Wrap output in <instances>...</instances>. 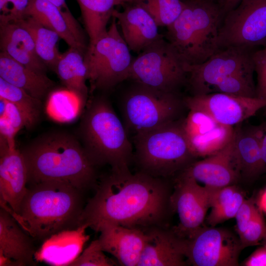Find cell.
Returning a JSON list of instances; mask_svg holds the SVG:
<instances>
[{"label": "cell", "instance_id": "obj_1", "mask_svg": "<svg viewBox=\"0 0 266 266\" xmlns=\"http://www.w3.org/2000/svg\"><path fill=\"white\" fill-rule=\"evenodd\" d=\"M170 195L162 178L141 171L111 169L84 206L80 226L87 225L97 232L105 224L143 230L161 227L170 208Z\"/></svg>", "mask_w": 266, "mask_h": 266}, {"label": "cell", "instance_id": "obj_2", "mask_svg": "<svg viewBox=\"0 0 266 266\" xmlns=\"http://www.w3.org/2000/svg\"><path fill=\"white\" fill-rule=\"evenodd\" d=\"M20 151L27 168L28 183L31 185L55 181L83 191L96 182V166L79 139L66 132L44 133Z\"/></svg>", "mask_w": 266, "mask_h": 266}, {"label": "cell", "instance_id": "obj_3", "mask_svg": "<svg viewBox=\"0 0 266 266\" xmlns=\"http://www.w3.org/2000/svg\"><path fill=\"white\" fill-rule=\"evenodd\" d=\"M31 185L19 212L11 215L31 237L44 241L59 232L80 226L84 207L82 191L55 181Z\"/></svg>", "mask_w": 266, "mask_h": 266}, {"label": "cell", "instance_id": "obj_4", "mask_svg": "<svg viewBox=\"0 0 266 266\" xmlns=\"http://www.w3.org/2000/svg\"><path fill=\"white\" fill-rule=\"evenodd\" d=\"M77 133L96 166L108 165L113 170L129 169L132 144L124 123L106 98L96 97L87 103Z\"/></svg>", "mask_w": 266, "mask_h": 266}, {"label": "cell", "instance_id": "obj_5", "mask_svg": "<svg viewBox=\"0 0 266 266\" xmlns=\"http://www.w3.org/2000/svg\"><path fill=\"white\" fill-rule=\"evenodd\" d=\"M184 2L181 13L167 27V41L185 63L200 64L219 51L217 38L225 14L215 0Z\"/></svg>", "mask_w": 266, "mask_h": 266}, {"label": "cell", "instance_id": "obj_6", "mask_svg": "<svg viewBox=\"0 0 266 266\" xmlns=\"http://www.w3.org/2000/svg\"><path fill=\"white\" fill-rule=\"evenodd\" d=\"M135 157L141 171L165 178L186 168L195 157L182 125L175 120L134 135Z\"/></svg>", "mask_w": 266, "mask_h": 266}, {"label": "cell", "instance_id": "obj_7", "mask_svg": "<svg viewBox=\"0 0 266 266\" xmlns=\"http://www.w3.org/2000/svg\"><path fill=\"white\" fill-rule=\"evenodd\" d=\"M133 60L112 17L108 29L90 43L84 54L91 90H110L129 79Z\"/></svg>", "mask_w": 266, "mask_h": 266}, {"label": "cell", "instance_id": "obj_8", "mask_svg": "<svg viewBox=\"0 0 266 266\" xmlns=\"http://www.w3.org/2000/svg\"><path fill=\"white\" fill-rule=\"evenodd\" d=\"M182 105L177 93L156 90L140 84L130 89L123 99L124 124L134 135L177 120Z\"/></svg>", "mask_w": 266, "mask_h": 266}, {"label": "cell", "instance_id": "obj_9", "mask_svg": "<svg viewBox=\"0 0 266 266\" xmlns=\"http://www.w3.org/2000/svg\"><path fill=\"white\" fill-rule=\"evenodd\" d=\"M185 64L162 37L133 59L129 79L156 90L177 93L187 80Z\"/></svg>", "mask_w": 266, "mask_h": 266}, {"label": "cell", "instance_id": "obj_10", "mask_svg": "<svg viewBox=\"0 0 266 266\" xmlns=\"http://www.w3.org/2000/svg\"><path fill=\"white\" fill-rule=\"evenodd\" d=\"M266 43V0H241L226 13L217 38L219 50L230 47L253 48Z\"/></svg>", "mask_w": 266, "mask_h": 266}, {"label": "cell", "instance_id": "obj_11", "mask_svg": "<svg viewBox=\"0 0 266 266\" xmlns=\"http://www.w3.org/2000/svg\"><path fill=\"white\" fill-rule=\"evenodd\" d=\"M185 256L195 266H237L243 249L239 236L215 227L200 228L185 238Z\"/></svg>", "mask_w": 266, "mask_h": 266}, {"label": "cell", "instance_id": "obj_12", "mask_svg": "<svg viewBox=\"0 0 266 266\" xmlns=\"http://www.w3.org/2000/svg\"><path fill=\"white\" fill-rule=\"evenodd\" d=\"M252 48L230 47L219 50L207 60L196 65L185 64L192 95L209 94L217 83L232 74L254 69Z\"/></svg>", "mask_w": 266, "mask_h": 266}, {"label": "cell", "instance_id": "obj_13", "mask_svg": "<svg viewBox=\"0 0 266 266\" xmlns=\"http://www.w3.org/2000/svg\"><path fill=\"white\" fill-rule=\"evenodd\" d=\"M214 189L200 186L192 177L179 175L169 198L170 209L179 217L178 225L173 230L177 235L190 238L202 227Z\"/></svg>", "mask_w": 266, "mask_h": 266}, {"label": "cell", "instance_id": "obj_14", "mask_svg": "<svg viewBox=\"0 0 266 266\" xmlns=\"http://www.w3.org/2000/svg\"><path fill=\"white\" fill-rule=\"evenodd\" d=\"M189 109L204 112L223 125L233 127L266 109V101L222 93L192 95L183 99Z\"/></svg>", "mask_w": 266, "mask_h": 266}, {"label": "cell", "instance_id": "obj_15", "mask_svg": "<svg viewBox=\"0 0 266 266\" xmlns=\"http://www.w3.org/2000/svg\"><path fill=\"white\" fill-rule=\"evenodd\" d=\"M182 124L195 157H206L217 153L230 142L233 136V127L221 124L207 114L197 110H190Z\"/></svg>", "mask_w": 266, "mask_h": 266}, {"label": "cell", "instance_id": "obj_16", "mask_svg": "<svg viewBox=\"0 0 266 266\" xmlns=\"http://www.w3.org/2000/svg\"><path fill=\"white\" fill-rule=\"evenodd\" d=\"M181 174L211 188L234 185L241 176L234 154L233 137L217 153L192 163Z\"/></svg>", "mask_w": 266, "mask_h": 266}, {"label": "cell", "instance_id": "obj_17", "mask_svg": "<svg viewBox=\"0 0 266 266\" xmlns=\"http://www.w3.org/2000/svg\"><path fill=\"white\" fill-rule=\"evenodd\" d=\"M98 232L100 233L98 240L104 252L112 255L122 266H137L148 237L146 231L105 224Z\"/></svg>", "mask_w": 266, "mask_h": 266}, {"label": "cell", "instance_id": "obj_18", "mask_svg": "<svg viewBox=\"0 0 266 266\" xmlns=\"http://www.w3.org/2000/svg\"><path fill=\"white\" fill-rule=\"evenodd\" d=\"M28 171L20 150L0 152V204L11 214L19 212L27 193Z\"/></svg>", "mask_w": 266, "mask_h": 266}, {"label": "cell", "instance_id": "obj_19", "mask_svg": "<svg viewBox=\"0 0 266 266\" xmlns=\"http://www.w3.org/2000/svg\"><path fill=\"white\" fill-rule=\"evenodd\" d=\"M25 16L56 32L69 47L85 53L88 46L84 33L71 13L61 11L46 0H30Z\"/></svg>", "mask_w": 266, "mask_h": 266}, {"label": "cell", "instance_id": "obj_20", "mask_svg": "<svg viewBox=\"0 0 266 266\" xmlns=\"http://www.w3.org/2000/svg\"><path fill=\"white\" fill-rule=\"evenodd\" d=\"M146 231L148 237L137 266H185L188 264L184 238L161 227Z\"/></svg>", "mask_w": 266, "mask_h": 266}, {"label": "cell", "instance_id": "obj_21", "mask_svg": "<svg viewBox=\"0 0 266 266\" xmlns=\"http://www.w3.org/2000/svg\"><path fill=\"white\" fill-rule=\"evenodd\" d=\"M30 235L5 209H0V266L34 264L36 251Z\"/></svg>", "mask_w": 266, "mask_h": 266}, {"label": "cell", "instance_id": "obj_22", "mask_svg": "<svg viewBox=\"0 0 266 266\" xmlns=\"http://www.w3.org/2000/svg\"><path fill=\"white\" fill-rule=\"evenodd\" d=\"M133 3L122 11L114 9L112 17L120 26L122 35L130 50L139 54L163 36L149 13L139 4Z\"/></svg>", "mask_w": 266, "mask_h": 266}, {"label": "cell", "instance_id": "obj_23", "mask_svg": "<svg viewBox=\"0 0 266 266\" xmlns=\"http://www.w3.org/2000/svg\"><path fill=\"white\" fill-rule=\"evenodd\" d=\"M88 228L87 225H81L51 235L36 251L35 260L51 266H69L80 255L89 239L86 233Z\"/></svg>", "mask_w": 266, "mask_h": 266}, {"label": "cell", "instance_id": "obj_24", "mask_svg": "<svg viewBox=\"0 0 266 266\" xmlns=\"http://www.w3.org/2000/svg\"><path fill=\"white\" fill-rule=\"evenodd\" d=\"M1 52L25 66L46 74L47 66L38 56L33 40L18 21L0 23Z\"/></svg>", "mask_w": 266, "mask_h": 266}, {"label": "cell", "instance_id": "obj_25", "mask_svg": "<svg viewBox=\"0 0 266 266\" xmlns=\"http://www.w3.org/2000/svg\"><path fill=\"white\" fill-rule=\"evenodd\" d=\"M264 134L263 123L257 126L234 128V154L241 176L254 179L261 173V144Z\"/></svg>", "mask_w": 266, "mask_h": 266}, {"label": "cell", "instance_id": "obj_26", "mask_svg": "<svg viewBox=\"0 0 266 266\" xmlns=\"http://www.w3.org/2000/svg\"><path fill=\"white\" fill-rule=\"evenodd\" d=\"M0 77L41 100L54 85V81L46 74L25 66L2 52L0 54Z\"/></svg>", "mask_w": 266, "mask_h": 266}, {"label": "cell", "instance_id": "obj_27", "mask_svg": "<svg viewBox=\"0 0 266 266\" xmlns=\"http://www.w3.org/2000/svg\"><path fill=\"white\" fill-rule=\"evenodd\" d=\"M54 69L66 88L77 96L84 107L87 103L88 89L86 83L87 68L83 53L69 47L62 54Z\"/></svg>", "mask_w": 266, "mask_h": 266}, {"label": "cell", "instance_id": "obj_28", "mask_svg": "<svg viewBox=\"0 0 266 266\" xmlns=\"http://www.w3.org/2000/svg\"><path fill=\"white\" fill-rule=\"evenodd\" d=\"M90 43L95 41L107 31L114 7L121 0H77Z\"/></svg>", "mask_w": 266, "mask_h": 266}, {"label": "cell", "instance_id": "obj_29", "mask_svg": "<svg viewBox=\"0 0 266 266\" xmlns=\"http://www.w3.org/2000/svg\"><path fill=\"white\" fill-rule=\"evenodd\" d=\"M16 21L31 34L40 59L46 66L54 68L62 55L58 49L57 44L60 38L58 33L29 16Z\"/></svg>", "mask_w": 266, "mask_h": 266}, {"label": "cell", "instance_id": "obj_30", "mask_svg": "<svg viewBox=\"0 0 266 266\" xmlns=\"http://www.w3.org/2000/svg\"><path fill=\"white\" fill-rule=\"evenodd\" d=\"M0 98L13 103L20 109L27 119V129L33 128L39 121L42 110L41 100L0 77Z\"/></svg>", "mask_w": 266, "mask_h": 266}, {"label": "cell", "instance_id": "obj_31", "mask_svg": "<svg viewBox=\"0 0 266 266\" xmlns=\"http://www.w3.org/2000/svg\"><path fill=\"white\" fill-rule=\"evenodd\" d=\"M84 107L77 96L65 89L51 92L48 100V110L54 118L61 122H70L78 115Z\"/></svg>", "mask_w": 266, "mask_h": 266}, {"label": "cell", "instance_id": "obj_32", "mask_svg": "<svg viewBox=\"0 0 266 266\" xmlns=\"http://www.w3.org/2000/svg\"><path fill=\"white\" fill-rule=\"evenodd\" d=\"M254 72V69H251L230 75L214 85L210 93H222L239 97L256 98Z\"/></svg>", "mask_w": 266, "mask_h": 266}, {"label": "cell", "instance_id": "obj_33", "mask_svg": "<svg viewBox=\"0 0 266 266\" xmlns=\"http://www.w3.org/2000/svg\"><path fill=\"white\" fill-rule=\"evenodd\" d=\"M152 16L159 27H168L179 16L184 6L182 0H134Z\"/></svg>", "mask_w": 266, "mask_h": 266}, {"label": "cell", "instance_id": "obj_34", "mask_svg": "<svg viewBox=\"0 0 266 266\" xmlns=\"http://www.w3.org/2000/svg\"><path fill=\"white\" fill-rule=\"evenodd\" d=\"M245 200L243 194L238 190L233 195L219 199L211 207L206 222L211 227H215L229 219L233 218Z\"/></svg>", "mask_w": 266, "mask_h": 266}, {"label": "cell", "instance_id": "obj_35", "mask_svg": "<svg viewBox=\"0 0 266 266\" xmlns=\"http://www.w3.org/2000/svg\"><path fill=\"white\" fill-rule=\"evenodd\" d=\"M98 239L92 241L81 254L69 266H112L116 265L106 256Z\"/></svg>", "mask_w": 266, "mask_h": 266}, {"label": "cell", "instance_id": "obj_36", "mask_svg": "<svg viewBox=\"0 0 266 266\" xmlns=\"http://www.w3.org/2000/svg\"><path fill=\"white\" fill-rule=\"evenodd\" d=\"M266 235V222L259 209L246 229L239 236L243 249L260 244Z\"/></svg>", "mask_w": 266, "mask_h": 266}, {"label": "cell", "instance_id": "obj_37", "mask_svg": "<svg viewBox=\"0 0 266 266\" xmlns=\"http://www.w3.org/2000/svg\"><path fill=\"white\" fill-rule=\"evenodd\" d=\"M253 60L257 74L256 97L266 101V48L254 51Z\"/></svg>", "mask_w": 266, "mask_h": 266}, {"label": "cell", "instance_id": "obj_38", "mask_svg": "<svg viewBox=\"0 0 266 266\" xmlns=\"http://www.w3.org/2000/svg\"><path fill=\"white\" fill-rule=\"evenodd\" d=\"M30 0H0V23L15 21L25 16Z\"/></svg>", "mask_w": 266, "mask_h": 266}, {"label": "cell", "instance_id": "obj_39", "mask_svg": "<svg viewBox=\"0 0 266 266\" xmlns=\"http://www.w3.org/2000/svg\"><path fill=\"white\" fill-rule=\"evenodd\" d=\"M258 210L259 208L256 207L253 200L245 199L234 217L235 230L238 236L246 229Z\"/></svg>", "mask_w": 266, "mask_h": 266}, {"label": "cell", "instance_id": "obj_40", "mask_svg": "<svg viewBox=\"0 0 266 266\" xmlns=\"http://www.w3.org/2000/svg\"><path fill=\"white\" fill-rule=\"evenodd\" d=\"M10 124L18 132L23 128L27 129V119L20 109L14 104L8 101L5 117Z\"/></svg>", "mask_w": 266, "mask_h": 266}, {"label": "cell", "instance_id": "obj_41", "mask_svg": "<svg viewBox=\"0 0 266 266\" xmlns=\"http://www.w3.org/2000/svg\"><path fill=\"white\" fill-rule=\"evenodd\" d=\"M17 133L6 118H0V136L6 140L11 149L16 148L15 137Z\"/></svg>", "mask_w": 266, "mask_h": 266}, {"label": "cell", "instance_id": "obj_42", "mask_svg": "<svg viewBox=\"0 0 266 266\" xmlns=\"http://www.w3.org/2000/svg\"><path fill=\"white\" fill-rule=\"evenodd\" d=\"M243 266H266V248L264 246L255 250L242 263Z\"/></svg>", "mask_w": 266, "mask_h": 266}, {"label": "cell", "instance_id": "obj_43", "mask_svg": "<svg viewBox=\"0 0 266 266\" xmlns=\"http://www.w3.org/2000/svg\"><path fill=\"white\" fill-rule=\"evenodd\" d=\"M241 1V0H216V2L225 15L237 6Z\"/></svg>", "mask_w": 266, "mask_h": 266}, {"label": "cell", "instance_id": "obj_44", "mask_svg": "<svg viewBox=\"0 0 266 266\" xmlns=\"http://www.w3.org/2000/svg\"><path fill=\"white\" fill-rule=\"evenodd\" d=\"M264 134L261 144V173L266 172V120L263 123Z\"/></svg>", "mask_w": 266, "mask_h": 266}, {"label": "cell", "instance_id": "obj_45", "mask_svg": "<svg viewBox=\"0 0 266 266\" xmlns=\"http://www.w3.org/2000/svg\"><path fill=\"white\" fill-rule=\"evenodd\" d=\"M57 7L60 10L66 12L71 13L68 7L66 0H46Z\"/></svg>", "mask_w": 266, "mask_h": 266}, {"label": "cell", "instance_id": "obj_46", "mask_svg": "<svg viewBox=\"0 0 266 266\" xmlns=\"http://www.w3.org/2000/svg\"><path fill=\"white\" fill-rule=\"evenodd\" d=\"M258 208L266 214V189L260 194L257 201Z\"/></svg>", "mask_w": 266, "mask_h": 266}, {"label": "cell", "instance_id": "obj_47", "mask_svg": "<svg viewBox=\"0 0 266 266\" xmlns=\"http://www.w3.org/2000/svg\"><path fill=\"white\" fill-rule=\"evenodd\" d=\"M8 101L4 99L0 98V118L5 117Z\"/></svg>", "mask_w": 266, "mask_h": 266}, {"label": "cell", "instance_id": "obj_48", "mask_svg": "<svg viewBox=\"0 0 266 266\" xmlns=\"http://www.w3.org/2000/svg\"><path fill=\"white\" fill-rule=\"evenodd\" d=\"M261 244H262L263 246H264V247L266 248V235L262 241Z\"/></svg>", "mask_w": 266, "mask_h": 266}, {"label": "cell", "instance_id": "obj_49", "mask_svg": "<svg viewBox=\"0 0 266 266\" xmlns=\"http://www.w3.org/2000/svg\"><path fill=\"white\" fill-rule=\"evenodd\" d=\"M122 3H124L126 2H130L132 3L134 0H121Z\"/></svg>", "mask_w": 266, "mask_h": 266}, {"label": "cell", "instance_id": "obj_50", "mask_svg": "<svg viewBox=\"0 0 266 266\" xmlns=\"http://www.w3.org/2000/svg\"><path fill=\"white\" fill-rule=\"evenodd\" d=\"M215 0V1H216V0Z\"/></svg>", "mask_w": 266, "mask_h": 266}, {"label": "cell", "instance_id": "obj_51", "mask_svg": "<svg viewBox=\"0 0 266 266\" xmlns=\"http://www.w3.org/2000/svg\"></svg>", "mask_w": 266, "mask_h": 266}]
</instances>
